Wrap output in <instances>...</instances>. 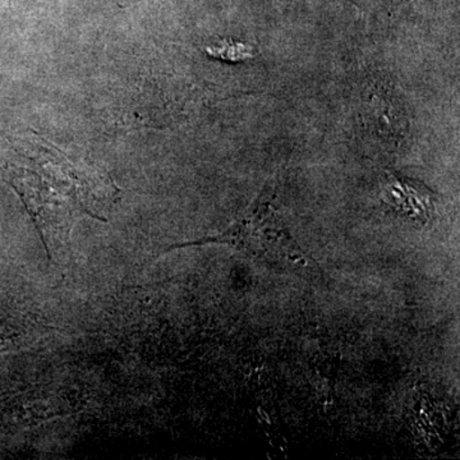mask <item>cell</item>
I'll list each match as a JSON object with an SVG mask.
<instances>
[{
    "label": "cell",
    "instance_id": "1",
    "mask_svg": "<svg viewBox=\"0 0 460 460\" xmlns=\"http://www.w3.org/2000/svg\"><path fill=\"white\" fill-rule=\"evenodd\" d=\"M12 184L31 214L49 260L65 247L78 219L107 220L102 213L114 195L102 175L45 150L35 168L12 172Z\"/></svg>",
    "mask_w": 460,
    "mask_h": 460
},
{
    "label": "cell",
    "instance_id": "2",
    "mask_svg": "<svg viewBox=\"0 0 460 460\" xmlns=\"http://www.w3.org/2000/svg\"><path fill=\"white\" fill-rule=\"evenodd\" d=\"M279 181L277 175L265 184L259 198L222 234L178 244L172 248L226 244L272 270L293 272L308 280H320L323 269L296 243L277 210Z\"/></svg>",
    "mask_w": 460,
    "mask_h": 460
},
{
    "label": "cell",
    "instance_id": "3",
    "mask_svg": "<svg viewBox=\"0 0 460 460\" xmlns=\"http://www.w3.org/2000/svg\"><path fill=\"white\" fill-rule=\"evenodd\" d=\"M381 201L396 214L420 226H426L434 217L435 193L396 172H386L381 180Z\"/></svg>",
    "mask_w": 460,
    "mask_h": 460
},
{
    "label": "cell",
    "instance_id": "4",
    "mask_svg": "<svg viewBox=\"0 0 460 460\" xmlns=\"http://www.w3.org/2000/svg\"><path fill=\"white\" fill-rule=\"evenodd\" d=\"M206 51L208 56L229 60V62H242L255 56L253 48L244 42L224 41L215 47H208Z\"/></svg>",
    "mask_w": 460,
    "mask_h": 460
}]
</instances>
